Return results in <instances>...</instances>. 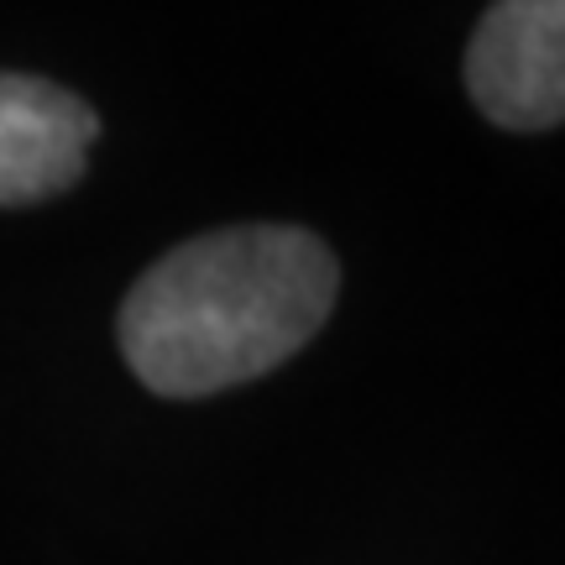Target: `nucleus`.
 <instances>
[{"label":"nucleus","instance_id":"obj_1","mask_svg":"<svg viewBox=\"0 0 565 565\" xmlns=\"http://www.w3.org/2000/svg\"><path fill=\"white\" fill-rule=\"evenodd\" d=\"M335 288V252L315 231L231 225L194 236L126 294V366L162 398L252 383L320 335Z\"/></svg>","mask_w":565,"mask_h":565},{"label":"nucleus","instance_id":"obj_2","mask_svg":"<svg viewBox=\"0 0 565 565\" xmlns=\"http://www.w3.org/2000/svg\"><path fill=\"white\" fill-rule=\"evenodd\" d=\"M466 89L492 126L545 131L565 121V0H503L466 47Z\"/></svg>","mask_w":565,"mask_h":565},{"label":"nucleus","instance_id":"obj_3","mask_svg":"<svg viewBox=\"0 0 565 565\" xmlns=\"http://www.w3.org/2000/svg\"><path fill=\"white\" fill-rule=\"evenodd\" d=\"M100 116L63 84L0 74V204H38L84 173Z\"/></svg>","mask_w":565,"mask_h":565}]
</instances>
